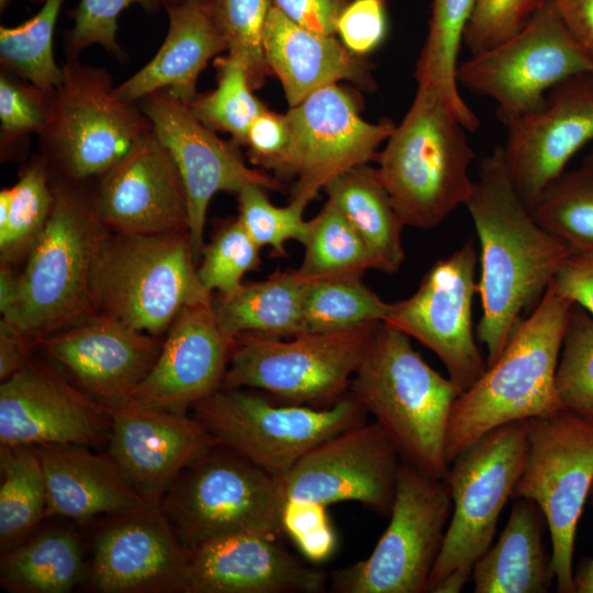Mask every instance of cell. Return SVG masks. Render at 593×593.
I'll use <instances>...</instances> for the list:
<instances>
[{
  "instance_id": "obj_51",
  "label": "cell",
  "mask_w": 593,
  "mask_h": 593,
  "mask_svg": "<svg viewBox=\"0 0 593 593\" xmlns=\"http://www.w3.org/2000/svg\"><path fill=\"white\" fill-rule=\"evenodd\" d=\"M288 137L286 114L266 109L250 123L243 145L247 147L249 160L254 165L270 170L283 153Z\"/></svg>"
},
{
  "instance_id": "obj_7",
  "label": "cell",
  "mask_w": 593,
  "mask_h": 593,
  "mask_svg": "<svg viewBox=\"0 0 593 593\" xmlns=\"http://www.w3.org/2000/svg\"><path fill=\"white\" fill-rule=\"evenodd\" d=\"M528 449V419L495 427L450 463L445 481L452 512L428 592L459 593L489 550L497 519L522 472Z\"/></svg>"
},
{
  "instance_id": "obj_25",
  "label": "cell",
  "mask_w": 593,
  "mask_h": 593,
  "mask_svg": "<svg viewBox=\"0 0 593 593\" xmlns=\"http://www.w3.org/2000/svg\"><path fill=\"white\" fill-rule=\"evenodd\" d=\"M233 344L212 302L183 309L168 329L153 368L131 398L187 413L189 406L221 389Z\"/></svg>"
},
{
  "instance_id": "obj_39",
  "label": "cell",
  "mask_w": 593,
  "mask_h": 593,
  "mask_svg": "<svg viewBox=\"0 0 593 593\" xmlns=\"http://www.w3.org/2000/svg\"><path fill=\"white\" fill-rule=\"evenodd\" d=\"M474 0H433L428 32L415 69L417 85L448 100L460 93L456 71L462 33Z\"/></svg>"
},
{
  "instance_id": "obj_23",
  "label": "cell",
  "mask_w": 593,
  "mask_h": 593,
  "mask_svg": "<svg viewBox=\"0 0 593 593\" xmlns=\"http://www.w3.org/2000/svg\"><path fill=\"white\" fill-rule=\"evenodd\" d=\"M190 553L161 506L149 505L97 535L89 583L101 593L183 592Z\"/></svg>"
},
{
  "instance_id": "obj_43",
  "label": "cell",
  "mask_w": 593,
  "mask_h": 593,
  "mask_svg": "<svg viewBox=\"0 0 593 593\" xmlns=\"http://www.w3.org/2000/svg\"><path fill=\"white\" fill-rule=\"evenodd\" d=\"M215 23L227 43V54L238 59L253 90L269 75L264 49L265 27L272 0H210Z\"/></svg>"
},
{
  "instance_id": "obj_21",
  "label": "cell",
  "mask_w": 593,
  "mask_h": 593,
  "mask_svg": "<svg viewBox=\"0 0 593 593\" xmlns=\"http://www.w3.org/2000/svg\"><path fill=\"white\" fill-rule=\"evenodd\" d=\"M111 421L109 454L138 494L160 505L178 477L220 445L194 416L133 398L104 405Z\"/></svg>"
},
{
  "instance_id": "obj_49",
  "label": "cell",
  "mask_w": 593,
  "mask_h": 593,
  "mask_svg": "<svg viewBox=\"0 0 593 593\" xmlns=\"http://www.w3.org/2000/svg\"><path fill=\"white\" fill-rule=\"evenodd\" d=\"M326 505L313 500L287 497L281 511L282 532L304 558L320 563L336 548V535Z\"/></svg>"
},
{
  "instance_id": "obj_38",
  "label": "cell",
  "mask_w": 593,
  "mask_h": 593,
  "mask_svg": "<svg viewBox=\"0 0 593 593\" xmlns=\"http://www.w3.org/2000/svg\"><path fill=\"white\" fill-rule=\"evenodd\" d=\"M8 215L0 223L1 264L8 265L31 247L45 227L54 203L51 170L40 155L10 188Z\"/></svg>"
},
{
  "instance_id": "obj_56",
  "label": "cell",
  "mask_w": 593,
  "mask_h": 593,
  "mask_svg": "<svg viewBox=\"0 0 593 593\" xmlns=\"http://www.w3.org/2000/svg\"><path fill=\"white\" fill-rule=\"evenodd\" d=\"M593 505V492H591ZM574 590L577 593H593V558L583 562L573 574Z\"/></svg>"
},
{
  "instance_id": "obj_10",
  "label": "cell",
  "mask_w": 593,
  "mask_h": 593,
  "mask_svg": "<svg viewBox=\"0 0 593 593\" xmlns=\"http://www.w3.org/2000/svg\"><path fill=\"white\" fill-rule=\"evenodd\" d=\"M379 323L289 340L237 335L221 389H258L289 404L331 406L346 395Z\"/></svg>"
},
{
  "instance_id": "obj_34",
  "label": "cell",
  "mask_w": 593,
  "mask_h": 593,
  "mask_svg": "<svg viewBox=\"0 0 593 593\" xmlns=\"http://www.w3.org/2000/svg\"><path fill=\"white\" fill-rule=\"evenodd\" d=\"M392 304L381 300L359 275L306 281L302 335L327 334L384 322Z\"/></svg>"
},
{
  "instance_id": "obj_22",
  "label": "cell",
  "mask_w": 593,
  "mask_h": 593,
  "mask_svg": "<svg viewBox=\"0 0 593 593\" xmlns=\"http://www.w3.org/2000/svg\"><path fill=\"white\" fill-rule=\"evenodd\" d=\"M90 199L98 219L112 232L188 231L183 180L153 130L98 179Z\"/></svg>"
},
{
  "instance_id": "obj_32",
  "label": "cell",
  "mask_w": 593,
  "mask_h": 593,
  "mask_svg": "<svg viewBox=\"0 0 593 593\" xmlns=\"http://www.w3.org/2000/svg\"><path fill=\"white\" fill-rule=\"evenodd\" d=\"M305 290L306 281L295 269H277L262 281L219 294L212 299V307L233 339L247 333L292 338L302 335Z\"/></svg>"
},
{
  "instance_id": "obj_30",
  "label": "cell",
  "mask_w": 593,
  "mask_h": 593,
  "mask_svg": "<svg viewBox=\"0 0 593 593\" xmlns=\"http://www.w3.org/2000/svg\"><path fill=\"white\" fill-rule=\"evenodd\" d=\"M515 500L499 540L473 567L474 593H545L555 579L545 516L534 501Z\"/></svg>"
},
{
  "instance_id": "obj_33",
  "label": "cell",
  "mask_w": 593,
  "mask_h": 593,
  "mask_svg": "<svg viewBox=\"0 0 593 593\" xmlns=\"http://www.w3.org/2000/svg\"><path fill=\"white\" fill-rule=\"evenodd\" d=\"M85 573L82 549L70 532L52 530L15 548L1 560L3 589L16 593H66Z\"/></svg>"
},
{
  "instance_id": "obj_45",
  "label": "cell",
  "mask_w": 593,
  "mask_h": 593,
  "mask_svg": "<svg viewBox=\"0 0 593 593\" xmlns=\"http://www.w3.org/2000/svg\"><path fill=\"white\" fill-rule=\"evenodd\" d=\"M260 247L245 231L238 219L224 222L204 245L199 279L209 290L230 294L242 287V279L261 264Z\"/></svg>"
},
{
  "instance_id": "obj_41",
  "label": "cell",
  "mask_w": 593,
  "mask_h": 593,
  "mask_svg": "<svg viewBox=\"0 0 593 593\" xmlns=\"http://www.w3.org/2000/svg\"><path fill=\"white\" fill-rule=\"evenodd\" d=\"M216 88L198 94L189 110L206 127L226 132L238 145H243L250 123L267 108L255 97L243 64L226 55L214 61Z\"/></svg>"
},
{
  "instance_id": "obj_46",
  "label": "cell",
  "mask_w": 593,
  "mask_h": 593,
  "mask_svg": "<svg viewBox=\"0 0 593 593\" xmlns=\"http://www.w3.org/2000/svg\"><path fill=\"white\" fill-rule=\"evenodd\" d=\"M548 0H474L462 33L471 55L490 51L522 32Z\"/></svg>"
},
{
  "instance_id": "obj_17",
  "label": "cell",
  "mask_w": 593,
  "mask_h": 593,
  "mask_svg": "<svg viewBox=\"0 0 593 593\" xmlns=\"http://www.w3.org/2000/svg\"><path fill=\"white\" fill-rule=\"evenodd\" d=\"M153 131L172 156L183 180L188 200V232L195 261L204 248L209 204L217 192H238L247 184L280 190L282 184L244 161L238 144L223 141L206 127L188 105L167 90L138 102Z\"/></svg>"
},
{
  "instance_id": "obj_40",
  "label": "cell",
  "mask_w": 593,
  "mask_h": 593,
  "mask_svg": "<svg viewBox=\"0 0 593 593\" xmlns=\"http://www.w3.org/2000/svg\"><path fill=\"white\" fill-rule=\"evenodd\" d=\"M534 219L572 250L593 251V176L564 171L530 209Z\"/></svg>"
},
{
  "instance_id": "obj_11",
  "label": "cell",
  "mask_w": 593,
  "mask_h": 593,
  "mask_svg": "<svg viewBox=\"0 0 593 593\" xmlns=\"http://www.w3.org/2000/svg\"><path fill=\"white\" fill-rule=\"evenodd\" d=\"M192 409L220 445L279 479L325 439L366 422L365 409L351 394L331 406L314 407L220 389Z\"/></svg>"
},
{
  "instance_id": "obj_58",
  "label": "cell",
  "mask_w": 593,
  "mask_h": 593,
  "mask_svg": "<svg viewBox=\"0 0 593 593\" xmlns=\"http://www.w3.org/2000/svg\"><path fill=\"white\" fill-rule=\"evenodd\" d=\"M9 1L10 0H0V10L1 12H3V10L7 8V5L9 4ZM32 2H37V3H44L46 0H30Z\"/></svg>"
},
{
  "instance_id": "obj_1",
  "label": "cell",
  "mask_w": 593,
  "mask_h": 593,
  "mask_svg": "<svg viewBox=\"0 0 593 593\" xmlns=\"http://www.w3.org/2000/svg\"><path fill=\"white\" fill-rule=\"evenodd\" d=\"M465 204L481 247L478 292L482 315L477 334L486 347L490 366L504 350L523 313L537 306L572 249L544 228L524 204L503 146L481 160Z\"/></svg>"
},
{
  "instance_id": "obj_27",
  "label": "cell",
  "mask_w": 593,
  "mask_h": 593,
  "mask_svg": "<svg viewBox=\"0 0 593 593\" xmlns=\"http://www.w3.org/2000/svg\"><path fill=\"white\" fill-rule=\"evenodd\" d=\"M34 448L47 489L45 518L64 516L86 522L98 515L120 516L150 505L110 454H93L79 445Z\"/></svg>"
},
{
  "instance_id": "obj_16",
  "label": "cell",
  "mask_w": 593,
  "mask_h": 593,
  "mask_svg": "<svg viewBox=\"0 0 593 593\" xmlns=\"http://www.w3.org/2000/svg\"><path fill=\"white\" fill-rule=\"evenodd\" d=\"M477 262V249L468 240L450 256L437 260L415 293L393 303L384 321L434 351L462 392L488 367L472 328Z\"/></svg>"
},
{
  "instance_id": "obj_2",
  "label": "cell",
  "mask_w": 593,
  "mask_h": 593,
  "mask_svg": "<svg viewBox=\"0 0 593 593\" xmlns=\"http://www.w3.org/2000/svg\"><path fill=\"white\" fill-rule=\"evenodd\" d=\"M349 391L376 417L405 462L433 478H446L448 426L462 391L423 359L407 334L380 322Z\"/></svg>"
},
{
  "instance_id": "obj_55",
  "label": "cell",
  "mask_w": 593,
  "mask_h": 593,
  "mask_svg": "<svg viewBox=\"0 0 593 593\" xmlns=\"http://www.w3.org/2000/svg\"><path fill=\"white\" fill-rule=\"evenodd\" d=\"M32 342L22 337L3 323L0 324V380L1 382L18 372L30 359L29 347Z\"/></svg>"
},
{
  "instance_id": "obj_13",
  "label": "cell",
  "mask_w": 593,
  "mask_h": 593,
  "mask_svg": "<svg viewBox=\"0 0 593 593\" xmlns=\"http://www.w3.org/2000/svg\"><path fill=\"white\" fill-rule=\"evenodd\" d=\"M452 512L445 479L403 462L391 519L368 558L332 573L338 593H424Z\"/></svg>"
},
{
  "instance_id": "obj_57",
  "label": "cell",
  "mask_w": 593,
  "mask_h": 593,
  "mask_svg": "<svg viewBox=\"0 0 593 593\" xmlns=\"http://www.w3.org/2000/svg\"><path fill=\"white\" fill-rule=\"evenodd\" d=\"M581 168L584 169L586 172H589L591 176H593V150L584 159Z\"/></svg>"
},
{
  "instance_id": "obj_19",
  "label": "cell",
  "mask_w": 593,
  "mask_h": 593,
  "mask_svg": "<svg viewBox=\"0 0 593 593\" xmlns=\"http://www.w3.org/2000/svg\"><path fill=\"white\" fill-rule=\"evenodd\" d=\"M103 404L57 371L29 360L0 385V444L11 447L109 443Z\"/></svg>"
},
{
  "instance_id": "obj_42",
  "label": "cell",
  "mask_w": 593,
  "mask_h": 593,
  "mask_svg": "<svg viewBox=\"0 0 593 593\" xmlns=\"http://www.w3.org/2000/svg\"><path fill=\"white\" fill-rule=\"evenodd\" d=\"M555 385L563 410L593 422V316L574 303L569 314Z\"/></svg>"
},
{
  "instance_id": "obj_44",
  "label": "cell",
  "mask_w": 593,
  "mask_h": 593,
  "mask_svg": "<svg viewBox=\"0 0 593 593\" xmlns=\"http://www.w3.org/2000/svg\"><path fill=\"white\" fill-rule=\"evenodd\" d=\"M258 184H247L237 192L240 224L260 247H270L276 257H286V243L298 240L302 245L309 233V221L303 213L306 202L291 199L287 206H276Z\"/></svg>"
},
{
  "instance_id": "obj_3",
  "label": "cell",
  "mask_w": 593,
  "mask_h": 593,
  "mask_svg": "<svg viewBox=\"0 0 593 593\" xmlns=\"http://www.w3.org/2000/svg\"><path fill=\"white\" fill-rule=\"evenodd\" d=\"M572 305L550 283L500 357L456 399L447 434L450 463L495 427L563 410L555 379Z\"/></svg>"
},
{
  "instance_id": "obj_20",
  "label": "cell",
  "mask_w": 593,
  "mask_h": 593,
  "mask_svg": "<svg viewBox=\"0 0 593 593\" xmlns=\"http://www.w3.org/2000/svg\"><path fill=\"white\" fill-rule=\"evenodd\" d=\"M503 146L513 184L530 210L593 141V72L573 76L550 89L545 105L507 125Z\"/></svg>"
},
{
  "instance_id": "obj_5",
  "label": "cell",
  "mask_w": 593,
  "mask_h": 593,
  "mask_svg": "<svg viewBox=\"0 0 593 593\" xmlns=\"http://www.w3.org/2000/svg\"><path fill=\"white\" fill-rule=\"evenodd\" d=\"M54 203L30 249L14 295L1 323L29 339H40L89 314V273L97 243L107 227L90 195L52 171Z\"/></svg>"
},
{
  "instance_id": "obj_18",
  "label": "cell",
  "mask_w": 593,
  "mask_h": 593,
  "mask_svg": "<svg viewBox=\"0 0 593 593\" xmlns=\"http://www.w3.org/2000/svg\"><path fill=\"white\" fill-rule=\"evenodd\" d=\"M404 460L377 423L362 422L325 439L281 479L284 496L328 506L359 502L390 514Z\"/></svg>"
},
{
  "instance_id": "obj_4",
  "label": "cell",
  "mask_w": 593,
  "mask_h": 593,
  "mask_svg": "<svg viewBox=\"0 0 593 593\" xmlns=\"http://www.w3.org/2000/svg\"><path fill=\"white\" fill-rule=\"evenodd\" d=\"M108 230V228H107ZM99 238L89 273L90 311L157 336L183 309L212 302L188 231Z\"/></svg>"
},
{
  "instance_id": "obj_35",
  "label": "cell",
  "mask_w": 593,
  "mask_h": 593,
  "mask_svg": "<svg viewBox=\"0 0 593 593\" xmlns=\"http://www.w3.org/2000/svg\"><path fill=\"white\" fill-rule=\"evenodd\" d=\"M0 469V544L9 548L45 518L47 489L34 447L1 446Z\"/></svg>"
},
{
  "instance_id": "obj_36",
  "label": "cell",
  "mask_w": 593,
  "mask_h": 593,
  "mask_svg": "<svg viewBox=\"0 0 593 593\" xmlns=\"http://www.w3.org/2000/svg\"><path fill=\"white\" fill-rule=\"evenodd\" d=\"M65 0H46L31 19L16 26H0L1 70L53 96L64 72L53 52L55 25Z\"/></svg>"
},
{
  "instance_id": "obj_26",
  "label": "cell",
  "mask_w": 593,
  "mask_h": 593,
  "mask_svg": "<svg viewBox=\"0 0 593 593\" xmlns=\"http://www.w3.org/2000/svg\"><path fill=\"white\" fill-rule=\"evenodd\" d=\"M327 577L277 542L237 533L191 550L184 593H320Z\"/></svg>"
},
{
  "instance_id": "obj_15",
  "label": "cell",
  "mask_w": 593,
  "mask_h": 593,
  "mask_svg": "<svg viewBox=\"0 0 593 593\" xmlns=\"http://www.w3.org/2000/svg\"><path fill=\"white\" fill-rule=\"evenodd\" d=\"M287 146L270 170L294 178L292 199L314 200L337 175L378 158V147L395 124L362 119L357 100L345 88L323 87L286 113Z\"/></svg>"
},
{
  "instance_id": "obj_48",
  "label": "cell",
  "mask_w": 593,
  "mask_h": 593,
  "mask_svg": "<svg viewBox=\"0 0 593 593\" xmlns=\"http://www.w3.org/2000/svg\"><path fill=\"white\" fill-rule=\"evenodd\" d=\"M52 96L7 71L0 72V148L5 157L26 135H38L48 116Z\"/></svg>"
},
{
  "instance_id": "obj_59",
  "label": "cell",
  "mask_w": 593,
  "mask_h": 593,
  "mask_svg": "<svg viewBox=\"0 0 593 593\" xmlns=\"http://www.w3.org/2000/svg\"><path fill=\"white\" fill-rule=\"evenodd\" d=\"M179 1H181V0H161V3L165 7L167 4L179 2Z\"/></svg>"
},
{
  "instance_id": "obj_8",
  "label": "cell",
  "mask_w": 593,
  "mask_h": 593,
  "mask_svg": "<svg viewBox=\"0 0 593 593\" xmlns=\"http://www.w3.org/2000/svg\"><path fill=\"white\" fill-rule=\"evenodd\" d=\"M40 139L57 177L76 184L99 179L152 130L137 103L115 93L105 69L67 59Z\"/></svg>"
},
{
  "instance_id": "obj_28",
  "label": "cell",
  "mask_w": 593,
  "mask_h": 593,
  "mask_svg": "<svg viewBox=\"0 0 593 593\" xmlns=\"http://www.w3.org/2000/svg\"><path fill=\"white\" fill-rule=\"evenodd\" d=\"M165 8L169 26L159 51L137 72L115 86L116 96L124 101L138 103L154 92L167 90L188 104L199 94L197 81L208 63L228 49L210 0H181Z\"/></svg>"
},
{
  "instance_id": "obj_60",
  "label": "cell",
  "mask_w": 593,
  "mask_h": 593,
  "mask_svg": "<svg viewBox=\"0 0 593 593\" xmlns=\"http://www.w3.org/2000/svg\"><path fill=\"white\" fill-rule=\"evenodd\" d=\"M591 492H593V485H592V490H591Z\"/></svg>"
},
{
  "instance_id": "obj_53",
  "label": "cell",
  "mask_w": 593,
  "mask_h": 593,
  "mask_svg": "<svg viewBox=\"0 0 593 593\" xmlns=\"http://www.w3.org/2000/svg\"><path fill=\"white\" fill-rule=\"evenodd\" d=\"M349 0H272L288 19L316 33L335 35L337 21Z\"/></svg>"
},
{
  "instance_id": "obj_37",
  "label": "cell",
  "mask_w": 593,
  "mask_h": 593,
  "mask_svg": "<svg viewBox=\"0 0 593 593\" xmlns=\"http://www.w3.org/2000/svg\"><path fill=\"white\" fill-rule=\"evenodd\" d=\"M304 257L296 275L304 281L359 275L373 269L371 256L354 227L329 200L309 221Z\"/></svg>"
},
{
  "instance_id": "obj_54",
  "label": "cell",
  "mask_w": 593,
  "mask_h": 593,
  "mask_svg": "<svg viewBox=\"0 0 593 593\" xmlns=\"http://www.w3.org/2000/svg\"><path fill=\"white\" fill-rule=\"evenodd\" d=\"M566 27L593 63V0H551Z\"/></svg>"
},
{
  "instance_id": "obj_24",
  "label": "cell",
  "mask_w": 593,
  "mask_h": 593,
  "mask_svg": "<svg viewBox=\"0 0 593 593\" xmlns=\"http://www.w3.org/2000/svg\"><path fill=\"white\" fill-rule=\"evenodd\" d=\"M38 340L77 385L103 405L131 398L161 350L156 336L90 312Z\"/></svg>"
},
{
  "instance_id": "obj_12",
  "label": "cell",
  "mask_w": 593,
  "mask_h": 593,
  "mask_svg": "<svg viewBox=\"0 0 593 593\" xmlns=\"http://www.w3.org/2000/svg\"><path fill=\"white\" fill-rule=\"evenodd\" d=\"M592 485L593 422L567 410L528 419V449L512 499H528L540 507L561 593H575L574 538Z\"/></svg>"
},
{
  "instance_id": "obj_47",
  "label": "cell",
  "mask_w": 593,
  "mask_h": 593,
  "mask_svg": "<svg viewBox=\"0 0 593 593\" xmlns=\"http://www.w3.org/2000/svg\"><path fill=\"white\" fill-rule=\"evenodd\" d=\"M156 11L161 0H80L71 16L74 25L65 34L64 49L67 59L78 56L90 45H101L119 60L126 54L116 42L118 19L131 4Z\"/></svg>"
},
{
  "instance_id": "obj_6",
  "label": "cell",
  "mask_w": 593,
  "mask_h": 593,
  "mask_svg": "<svg viewBox=\"0 0 593 593\" xmlns=\"http://www.w3.org/2000/svg\"><path fill=\"white\" fill-rule=\"evenodd\" d=\"M466 132L434 89L417 86L410 109L376 160L404 225L433 228L469 199L474 152Z\"/></svg>"
},
{
  "instance_id": "obj_29",
  "label": "cell",
  "mask_w": 593,
  "mask_h": 593,
  "mask_svg": "<svg viewBox=\"0 0 593 593\" xmlns=\"http://www.w3.org/2000/svg\"><path fill=\"white\" fill-rule=\"evenodd\" d=\"M267 65L281 82L289 108L314 91L350 81L372 90L367 60L350 52L334 35L307 30L272 5L264 36Z\"/></svg>"
},
{
  "instance_id": "obj_9",
  "label": "cell",
  "mask_w": 593,
  "mask_h": 593,
  "mask_svg": "<svg viewBox=\"0 0 593 593\" xmlns=\"http://www.w3.org/2000/svg\"><path fill=\"white\" fill-rule=\"evenodd\" d=\"M284 501L281 479L216 445L178 477L160 506L191 551L237 533L278 538Z\"/></svg>"
},
{
  "instance_id": "obj_52",
  "label": "cell",
  "mask_w": 593,
  "mask_h": 593,
  "mask_svg": "<svg viewBox=\"0 0 593 593\" xmlns=\"http://www.w3.org/2000/svg\"><path fill=\"white\" fill-rule=\"evenodd\" d=\"M550 283L593 316V251L572 250Z\"/></svg>"
},
{
  "instance_id": "obj_31",
  "label": "cell",
  "mask_w": 593,
  "mask_h": 593,
  "mask_svg": "<svg viewBox=\"0 0 593 593\" xmlns=\"http://www.w3.org/2000/svg\"><path fill=\"white\" fill-rule=\"evenodd\" d=\"M324 191L365 243L373 269L396 272L405 259L402 243L405 225L378 168L367 164L353 167L328 181Z\"/></svg>"
},
{
  "instance_id": "obj_14",
  "label": "cell",
  "mask_w": 593,
  "mask_h": 593,
  "mask_svg": "<svg viewBox=\"0 0 593 593\" xmlns=\"http://www.w3.org/2000/svg\"><path fill=\"white\" fill-rule=\"evenodd\" d=\"M585 72H593V63L548 0L517 35L459 63L456 78L473 93L491 98L507 125L540 110L555 86Z\"/></svg>"
},
{
  "instance_id": "obj_50",
  "label": "cell",
  "mask_w": 593,
  "mask_h": 593,
  "mask_svg": "<svg viewBox=\"0 0 593 593\" xmlns=\"http://www.w3.org/2000/svg\"><path fill=\"white\" fill-rule=\"evenodd\" d=\"M336 33L354 54L363 56L377 48L387 33L383 0H353L342 12Z\"/></svg>"
}]
</instances>
